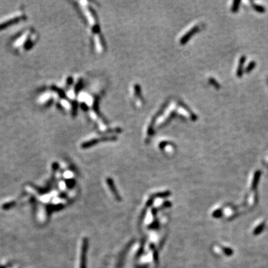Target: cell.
Returning a JSON list of instances; mask_svg holds the SVG:
<instances>
[{"label":"cell","mask_w":268,"mask_h":268,"mask_svg":"<svg viewBox=\"0 0 268 268\" xmlns=\"http://www.w3.org/2000/svg\"><path fill=\"white\" fill-rule=\"evenodd\" d=\"M246 61V57L245 56H242L240 58V60H239V64H238V67L237 69V71H236V75L238 77V78H241V76H242L243 72H244V69H243V67H244V63H245Z\"/></svg>","instance_id":"3"},{"label":"cell","mask_w":268,"mask_h":268,"mask_svg":"<svg viewBox=\"0 0 268 268\" xmlns=\"http://www.w3.org/2000/svg\"><path fill=\"white\" fill-rule=\"evenodd\" d=\"M267 85H268V78H267Z\"/></svg>","instance_id":"9"},{"label":"cell","mask_w":268,"mask_h":268,"mask_svg":"<svg viewBox=\"0 0 268 268\" xmlns=\"http://www.w3.org/2000/svg\"><path fill=\"white\" fill-rule=\"evenodd\" d=\"M88 244L89 241L87 238H83L80 258V268H87V253L88 250Z\"/></svg>","instance_id":"1"},{"label":"cell","mask_w":268,"mask_h":268,"mask_svg":"<svg viewBox=\"0 0 268 268\" xmlns=\"http://www.w3.org/2000/svg\"><path fill=\"white\" fill-rule=\"evenodd\" d=\"M199 29H200V28H199V27H198V26H196V27H194V28H193L191 30V31H189V32H188L186 35H185L183 37V38H182V40H181L182 43L185 44V43H187V41L189 40V39L190 38V37H192V36L193 35H194V33H196V32H197L198 31H199Z\"/></svg>","instance_id":"4"},{"label":"cell","mask_w":268,"mask_h":268,"mask_svg":"<svg viewBox=\"0 0 268 268\" xmlns=\"http://www.w3.org/2000/svg\"><path fill=\"white\" fill-rule=\"evenodd\" d=\"M255 66H256V63H255V61H251L249 63V65L247 66V67H246V73H250V71L253 70V69L255 67Z\"/></svg>","instance_id":"8"},{"label":"cell","mask_w":268,"mask_h":268,"mask_svg":"<svg viewBox=\"0 0 268 268\" xmlns=\"http://www.w3.org/2000/svg\"><path fill=\"white\" fill-rule=\"evenodd\" d=\"M253 7L255 10H257V11L259 12V13H264V12H265V8H264L263 6H262V5L253 4Z\"/></svg>","instance_id":"7"},{"label":"cell","mask_w":268,"mask_h":268,"mask_svg":"<svg viewBox=\"0 0 268 268\" xmlns=\"http://www.w3.org/2000/svg\"><path fill=\"white\" fill-rule=\"evenodd\" d=\"M241 4L240 0H235L233 2V4H232L231 10L232 13H236L239 9V5Z\"/></svg>","instance_id":"5"},{"label":"cell","mask_w":268,"mask_h":268,"mask_svg":"<svg viewBox=\"0 0 268 268\" xmlns=\"http://www.w3.org/2000/svg\"><path fill=\"white\" fill-rule=\"evenodd\" d=\"M209 83H210V84H212L214 87V88H216L217 89L221 88V85H220V83L215 79H214V78H209Z\"/></svg>","instance_id":"6"},{"label":"cell","mask_w":268,"mask_h":268,"mask_svg":"<svg viewBox=\"0 0 268 268\" xmlns=\"http://www.w3.org/2000/svg\"><path fill=\"white\" fill-rule=\"evenodd\" d=\"M107 185H108L109 188H110V191H111L112 194H113V196L115 197V198L117 201H120L121 200V196L120 194H119V192H118L117 189H116V187L115 185V183H114V181L112 180L111 178H107Z\"/></svg>","instance_id":"2"}]
</instances>
